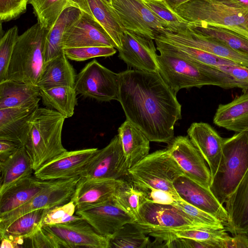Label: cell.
<instances>
[{"mask_svg": "<svg viewBox=\"0 0 248 248\" xmlns=\"http://www.w3.org/2000/svg\"><path fill=\"white\" fill-rule=\"evenodd\" d=\"M117 101L126 120L150 141L169 143L181 116L175 93L158 72L127 69L118 73Z\"/></svg>", "mask_w": 248, "mask_h": 248, "instance_id": "1", "label": "cell"}, {"mask_svg": "<svg viewBox=\"0 0 248 248\" xmlns=\"http://www.w3.org/2000/svg\"><path fill=\"white\" fill-rule=\"evenodd\" d=\"M158 72L175 93L182 89L213 85L224 89L238 88L235 81L222 71L169 53L159 51Z\"/></svg>", "mask_w": 248, "mask_h": 248, "instance_id": "2", "label": "cell"}, {"mask_svg": "<svg viewBox=\"0 0 248 248\" xmlns=\"http://www.w3.org/2000/svg\"><path fill=\"white\" fill-rule=\"evenodd\" d=\"M66 118L57 111L39 107L30 123L25 146L34 171L66 151L62 140Z\"/></svg>", "mask_w": 248, "mask_h": 248, "instance_id": "3", "label": "cell"}, {"mask_svg": "<svg viewBox=\"0 0 248 248\" xmlns=\"http://www.w3.org/2000/svg\"><path fill=\"white\" fill-rule=\"evenodd\" d=\"M187 23H203L248 38V8L221 0H190L174 10Z\"/></svg>", "mask_w": 248, "mask_h": 248, "instance_id": "4", "label": "cell"}, {"mask_svg": "<svg viewBox=\"0 0 248 248\" xmlns=\"http://www.w3.org/2000/svg\"><path fill=\"white\" fill-rule=\"evenodd\" d=\"M47 31L37 22L19 35L5 80L37 85L45 63Z\"/></svg>", "mask_w": 248, "mask_h": 248, "instance_id": "5", "label": "cell"}, {"mask_svg": "<svg viewBox=\"0 0 248 248\" xmlns=\"http://www.w3.org/2000/svg\"><path fill=\"white\" fill-rule=\"evenodd\" d=\"M248 170V131L225 138L222 154L210 189L223 205Z\"/></svg>", "mask_w": 248, "mask_h": 248, "instance_id": "6", "label": "cell"}, {"mask_svg": "<svg viewBox=\"0 0 248 248\" xmlns=\"http://www.w3.org/2000/svg\"><path fill=\"white\" fill-rule=\"evenodd\" d=\"M184 174L165 149L149 154L129 169L128 176L138 188L151 187L165 190L181 199L173 182Z\"/></svg>", "mask_w": 248, "mask_h": 248, "instance_id": "7", "label": "cell"}, {"mask_svg": "<svg viewBox=\"0 0 248 248\" xmlns=\"http://www.w3.org/2000/svg\"><path fill=\"white\" fill-rule=\"evenodd\" d=\"M80 177L51 180L27 203L0 216V236L13 221L25 214L40 209L52 208L70 201Z\"/></svg>", "mask_w": 248, "mask_h": 248, "instance_id": "8", "label": "cell"}, {"mask_svg": "<svg viewBox=\"0 0 248 248\" xmlns=\"http://www.w3.org/2000/svg\"><path fill=\"white\" fill-rule=\"evenodd\" d=\"M74 88L78 94L98 102L117 100L118 73L93 60L77 75Z\"/></svg>", "mask_w": 248, "mask_h": 248, "instance_id": "9", "label": "cell"}, {"mask_svg": "<svg viewBox=\"0 0 248 248\" xmlns=\"http://www.w3.org/2000/svg\"><path fill=\"white\" fill-rule=\"evenodd\" d=\"M111 6L124 30L154 40L156 35L167 30L166 24L142 0H112Z\"/></svg>", "mask_w": 248, "mask_h": 248, "instance_id": "10", "label": "cell"}, {"mask_svg": "<svg viewBox=\"0 0 248 248\" xmlns=\"http://www.w3.org/2000/svg\"><path fill=\"white\" fill-rule=\"evenodd\" d=\"M129 169L120 138L117 134L106 146L98 149L86 166L81 177L91 179H120L128 176Z\"/></svg>", "mask_w": 248, "mask_h": 248, "instance_id": "11", "label": "cell"}, {"mask_svg": "<svg viewBox=\"0 0 248 248\" xmlns=\"http://www.w3.org/2000/svg\"><path fill=\"white\" fill-rule=\"evenodd\" d=\"M167 150L185 175L204 187L210 189L212 180L210 170L188 136L173 138L168 143Z\"/></svg>", "mask_w": 248, "mask_h": 248, "instance_id": "12", "label": "cell"}, {"mask_svg": "<svg viewBox=\"0 0 248 248\" xmlns=\"http://www.w3.org/2000/svg\"><path fill=\"white\" fill-rule=\"evenodd\" d=\"M98 150L97 148L65 151L34 171L44 181L81 176L87 165Z\"/></svg>", "mask_w": 248, "mask_h": 248, "instance_id": "13", "label": "cell"}, {"mask_svg": "<svg viewBox=\"0 0 248 248\" xmlns=\"http://www.w3.org/2000/svg\"><path fill=\"white\" fill-rule=\"evenodd\" d=\"M154 40L140 34L125 30L119 58L134 69L158 72L156 48Z\"/></svg>", "mask_w": 248, "mask_h": 248, "instance_id": "14", "label": "cell"}, {"mask_svg": "<svg viewBox=\"0 0 248 248\" xmlns=\"http://www.w3.org/2000/svg\"><path fill=\"white\" fill-rule=\"evenodd\" d=\"M186 24L180 27L176 32L165 30L155 37L199 49L248 67V55L232 49L218 41L198 34L188 28Z\"/></svg>", "mask_w": 248, "mask_h": 248, "instance_id": "15", "label": "cell"}, {"mask_svg": "<svg viewBox=\"0 0 248 248\" xmlns=\"http://www.w3.org/2000/svg\"><path fill=\"white\" fill-rule=\"evenodd\" d=\"M75 214L87 221L98 233L109 239L125 224L135 222L117 205L112 197L102 203L76 210Z\"/></svg>", "mask_w": 248, "mask_h": 248, "instance_id": "16", "label": "cell"}, {"mask_svg": "<svg viewBox=\"0 0 248 248\" xmlns=\"http://www.w3.org/2000/svg\"><path fill=\"white\" fill-rule=\"evenodd\" d=\"M140 217V221L136 223L143 230H169L197 226L177 206L145 200L141 205Z\"/></svg>", "mask_w": 248, "mask_h": 248, "instance_id": "17", "label": "cell"}, {"mask_svg": "<svg viewBox=\"0 0 248 248\" xmlns=\"http://www.w3.org/2000/svg\"><path fill=\"white\" fill-rule=\"evenodd\" d=\"M116 46L104 28L91 16L81 11L79 18L66 31L63 47Z\"/></svg>", "mask_w": 248, "mask_h": 248, "instance_id": "18", "label": "cell"}, {"mask_svg": "<svg viewBox=\"0 0 248 248\" xmlns=\"http://www.w3.org/2000/svg\"><path fill=\"white\" fill-rule=\"evenodd\" d=\"M43 227L62 240L68 248H110V239L98 233L83 218Z\"/></svg>", "mask_w": 248, "mask_h": 248, "instance_id": "19", "label": "cell"}, {"mask_svg": "<svg viewBox=\"0 0 248 248\" xmlns=\"http://www.w3.org/2000/svg\"><path fill=\"white\" fill-rule=\"evenodd\" d=\"M173 186L183 200L216 217L224 226L226 224L228 216L225 208L210 189L204 187L184 174L174 181Z\"/></svg>", "mask_w": 248, "mask_h": 248, "instance_id": "20", "label": "cell"}, {"mask_svg": "<svg viewBox=\"0 0 248 248\" xmlns=\"http://www.w3.org/2000/svg\"><path fill=\"white\" fill-rule=\"evenodd\" d=\"M187 133L207 164L213 179L221 158L224 138L210 124L203 122L192 123Z\"/></svg>", "mask_w": 248, "mask_h": 248, "instance_id": "21", "label": "cell"}, {"mask_svg": "<svg viewBox=\"0 0 248 248\" xmlns=\"http://www.w3.org/2000/svg\"><path fill=\"white\" fill-rule=\"evenodd\" d=\"M38 108L39 104L0 109V139L11 140L20 147H25L30 121Z\"/></svg>", "mask_w": 248, "mask_h": 248, "instance_id": "22", "label": "cell"}, {"mask_svg": "<svg viewBox=\"0 0 248 248\" xmlns=\"http://www.w3.org/2000/svg\"><path fill=\"white\" fill-rule=\"evenodd\" d=\"M124 179H101L80 177L71 199L76 210L87 208L111 198Z\"/></svg>", "mask_w": 248, "mask_h": 248, "instance_id": "23", "label": "cell"}, {"mask_svg": "<svg viewBox=\"0 0 248 248\" xmlns=\"http://www.w3.org/2000/svg\"><path fill=\"white\" fill-rule=\"evenodd\" d=\"M73 5L95 19L105 30L119 50L122 45L124 32L117 16L111 6L104 0H71Z\"/></svg>", "mask_w": 248, "mask_h": 248, "instance_id": "24", "label": "cell"}, {"mask_svg": "<svg viewBox=\"0 0 248 248\" xmlns=\"http://www.w3.org/2000/svg\"><path fill=\"white\" fill-rule=\"evenodd\" d=\"M225 203L228 216L225 230L232 235L248 234V170Z\"/></svg>", "mask_w": 248, "mask_h": 248, "instance_id": "25", "label": "cell"}, {"mask_svg": "<svg viewBox=\"0 0 248 248\" xmlns=\"http://www.w3.org/2000/svg\"><path fill=\"white\" fill-rule=\"evenodd\" d=\"M213 122L235 133L248 131V91L227 104H220Z\"/></svg>", "mask_w": 248, "mask_h": 248, "instance_id": "26", "label": "cell"}, {"mask_svg": "<svg viewBox=\"0 0 248 248\" xmlns=\"http://www.w3.org/2000/svg\"><path fill=\"white\" fill-rule=\"evenodd\" d=\"M51 181L42 180L32 174L16 183L0 195V216L27 203Z\"/></svg>", "mask_w": 248, "mask_h": 248, "instance_id": "27", "label": "cell"}, {"mask_svg": "<svg viewBox=\"0 0 248 248\" xmlns=\"http://www.w3.org/2000/svg\"><path fill=\"white\" fill-rule=\"evenodd\" d=\"M146 234L160 240L168 237H183L204 242L214 248H221V245L229 236L224 228L193 226L169 230H143Z\"/></svg>", "mask_w": 248, "mask_h": 248, "instance_id": "28", "label": "cell"}, {"mask_svg": "<svg viewBox=\"0 0 248 248\" xmlns=\"http://www.w3.org/2000/svg\"><path fill=\"white\" fill-rule=\"evenodd\" d=\"M39 96L36 85L9 80L0 82V109L37 105Z\"/></svg>", "mask_w": 248, "mask_h": 248, "instance_id": "29", "label": "cell"}, {"mask_svg": "<svg viewBox=\"0 0 248 248\" xmlns=\"http://www.w3.org/2000/svg\"><path fill=\"white\" fill-rule=\"evenodd\" d=\"M0 195L16 183L33 174L31 158L25 147L18 148L12 156L0 161Z\"/></svg>", "mask_w": 248, "mask_h": 248, "instance_id": "30", "label": "cell"}, {"mask_svg": "<svg viewBox=\"0 0 248 248\" xmlns=\"http://www.w3.org/2000/svg\"><path fill=\"white\" fill-rule=\"evenodd\" d=\"M118 131L130 169L149 154L150 141L140 129L126 119Z\"/></svg>", "mask_w": 248, "mask_h": 248, "instance_id": "31", "label": "cell"}, {"mask_svg": "<svg viewBox=\"0 0 248 248\" xmlns=\"http://www.w3.org/2000/svg\"><path fill=\"white\" fill-rule=\"evenodd\" d=\"M65 54L45 62L37 86L40 89L66 85L74 87L77 75Z\"/></svg>", "mask_w": 248, "mask_h": 248, "instance_id": "32", "label": "cell"}, {"mask_svg": "<svg viewBox=\"0 0 248 248\" xmlns=\"http://www.w3.org/2000/svg\"><path fill=\"white\" fill-rule=\"evenodd\" d=\"M81 10L72 6L65 9L46 35L45 62L64 54L63 39L66 30L80 16Z\"/></svg>", "mask_w": 248, "mask_h": 248, "instance_id": "33", "label": "cell"}, {"mask_svg": "<svg viewBox=\"0 0 248 248\" xmlns=\"http://www.w3.org/2000/svg\"><path fill=\"white\" fill-rule=\"evenodd\" d=\"M77 93L74 87L57 86L40 89V97L47 108L54 109L66 118L72 117L78 105Z\"/></svg>", "mask_w": 248, "mask_h": 248, "instance_id": "34", "label": "cell"}, {"mask_svg": "<svg viewBox=\"0 0 248 248\" xmlns=\"http://www.w3.org/2000/svg\"><path fill=\"white\" fill-rule=\"evenodd\" d=\"M188 28L201 35L218 41L248 55V38L230 30L203 23H187Z\"/></svg>", "mask_w": 248, "mask_h": 248, "instance_id": "35", "label": "cell"}, {"mask_svg": "<svg viewBox=\"0 0 248 248\" xmlns=\"http://www.w3.org/2000/svg\"><path fill=\"white\" fill-rule=\"evenodd\" d=\"M47 208H42L25 214L13 221L0 236V239L6 237L14 241L17 245L20 241L30 239L34 233L42 227L43 217Z\"/></svg>", "mask_w": 248, "mask_h": 248, "instance_id": "36", "label": "cell"}, {"mask_svg": "<svg viewBox=\"0 0 248 248\" xmlns=\"http://www.w3.org/2000/svg\"><path fill=\"white\" fill-rule=\"evenodd\" d=\"M112 198L117 205L132 217L135 222L140 221V210L145 200V196L131 181L124 180Z\"/></svg>", "mask_w": 248, "mask_h": 248, "instance_id": "37", "label": "cell"}, {"mask_svg": "<svg viewBox=\"0 0 248 248\" xmlns=\"http://www.w3.org/2000/svg\"><path fill=\"white\" fill-rule=\"evenodd\" d=\"M149 237L136 222L124 225L110 238V248H148Z\"/></svg>", "mask_w": 248, "mask_h": 248, "instance_id": "38", "label": "cell"}, {"mask_svg": "<svg viewBox=\"0 0 248 248\" xmlns=\"http://www.w3.org/2000/svg\"><path fill=\"white\" fill-rule=\"evenodd\" d=\"M38 23L47 31L55 24L63 11L73 6L71 0H29Z\"/></svg>", "mask_w": 248, "mask_h": 248, "instance_id": "39", "label": "cell"}, {"mask_svg": "<svg viewBox=\"0 0 248 248\" xmlns=\"http://www.w3.org/2000/svg\"><path fill=\"white\" fill-rule=\"evenodd\" d=\"M144 4L167 26V31L176 32L187 22L172 10L164 0H142Z\"/></svg>", "mask_w": 248, "mask_h": 248, "instance_id": "40", "label": "cell"}, {"mask_svg": "<svg viewBox=\"0 0 248 248\" xmlns=\"http://www.w3.org/2000/svg\"><path fill=\"white\" fill-rule=\"evenodd\" d=\"M173 205L183 211L197 226L219 229L224 228L222 222L216 217L187 203L182 199L177 200Z\"/></svg>", "mask_w": 248, "mask_h": 248, "instance_id": "41", "label": "cell"}, {"mask_svg": "<svg viewBox=\"0 0 248 248\" xmlns=\"http://www.w3.org/2000/svg\"><path fill=\"white\" fill-rule=\"evenodd\" d=\"M16 26L9 29L0 38V82L6 79L10 60L18 37Z\"/></svg>", "mask_w": 248, "mask_h": 248, "instance_id": "42", "label": "cell"}, {"mask_svg": "<svg viewBox=\"0 0 248 248\" xmlns=\"http://www.w3.org/2000/svg\"><path fill=\"white\" fill-rule=\"evenodd\" d=\"M76 205L72 201L62 205L47 209L42 221V226H50L83 218L74 215Z\"/></svg>", "mask_w": 248, "mask_h": 248, "instance_id": "43", "label": "cell"}, {"mask_svg": "<svg viewBox=\"0 0 248 248\" xmlns=\"http://www.w3.org/2000/svg\"><path fill=\"white\" fill-rule=\"evenodd\" d=\"M66 57L71 60L83 62L95 57H108L116 53L115 47L111 46H89L64 48Z\"/></svg>", "mask_w": 248, "mask_h": 248, "instance_id": "44", "label": "cell"}, {"mask_svg": "<svg viewBox=\"0 0 248 248\" xmlns=\"http://www.w3.org/2000/svg\"><path fill=\"white\" fill-rule=\"evenodd\" d=\"M29 239L32 248H68L62 240L43 226L39 228Z\"/></svg>", "mask_w": 248, "mask_h": 248, "instance_id": "45", "label": "cell"}, {"mask_svg": "<svg viewBox=\"0 0 248 248\" xmlns=\"http://www.w3.org/2000/svg\"><path fill=\"white\" fill-rule=\"evenodd\" d=\"M29 0H0V19L8 21L18 17L27 10Z\"/></svg>", "mask_w": 248, "mask_h": 248, "instance_id": "46", "label": "cell"}, {"mask_svg": "<svg viewBox=\"0 0 248 248\" xmlns=\"http://www.w3.org/2000/svg\"><path fill=\"white\" fill-rule=\"evenodd\" d=\"M230 76L244 92L248 91V67L237 63L222 65L217 68Z\"/></svg>", "mask_w": 248, "mask_h": 248, "instance_id": "47", "label": "cell"}, {"mask_svg": "<svg viewBox=\"0 0 248 248\" xmlns=\"http://www.w3.org/2000/svg\"><path fill=\"white\" fill-rule=\"evenodd\" d=\"M138 188L143 192L145 201L152 202L174 205L177 200H180L172 193L165 190L151 187Z\"/></svg>", "mask_w": 248, "mask_h": 248, "instance_id": "48", "label": "cell"}, {"mask_svg": "<svg viewBox=\"0 0 248 248\" xmlns=\"http://www.w3.org/2000/svg\"><path fill=\"white\" fill-rule=\"evenodd\" d=\"M221 248H248V234L229 235L222 243Z\"/></svg>", "mask_w": 248, "mask_h": 248, "instance_id": "49", "label": "cell"}, {"mask_svg": "<svg viewBox=\"0 0 248 248\" xmlns=\"http://www.w3.org/2000/svg\"><path fill=\"white\" fill-rule=\"evenodd\" d=\"M19 148L20 147L11 140L0 139V161L5 160L12 156Z\"/></svg>", "mask_w": 248, "mask_h": 248, "instance_id": "50", "label": "cell"}, {"mask_svg": "<svg viewBox=\"0 0 248 248\" xmlns=\"http://www.w3.org/2000/svg\"><path fill=\"white\" fill-rule=\"evenodd\" d=\"M0 248H14L17 247V244L13 240L6 237L0 239Z\"/></svg>", "mask_w": 248, "mask_h": 248, "instance_id": "51", "label": "cell"}, {"mask_svg": "<svg viewBox=\"0 0 248 248\" xmlns=\"http://www.w3.org/2000/svg\"><path fill=\"white\" fill-rule=\"evenodd\" d=\"M168 6L173 11L181 4L190 0H164Z\"/></svg>", "mask_w": 248, "mask_h": 248, "instance_id": "52", "label": "cell"}, {"mask_svg": "<svg viewBox=\"0 0 248 248\" xmlns=\"http://www.w3.org/2000/svg\"><path fill=\"white\" fill-rule=\"evenodd\" d=\"M224 1L232 2L239 6L248 8V0H221Z\"/></svg>", "mask_w": 248, "mask_h": 248, "instance_id": "53", "label": "cell"}, {"mask_svg": "<svg viewBox=\"0 0 248 248\" xmlns=\"http://www.w3.org/2000/svg\"><path fill=\"white\" fill-rule=\"evenodd\" d=\"M108 4L111 5L112 0H104Z\"/></svg>", "mask_w": 248, "mask_h": 248, "instance_id": "54", "label": "cell"}]
</instances>
